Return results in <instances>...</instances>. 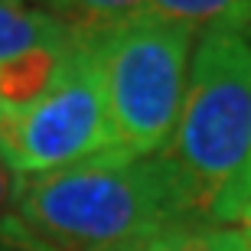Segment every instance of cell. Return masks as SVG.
<instances>
[{"label": "cell", "instance_id": "obj_1", "mask_svg": "<svg viewBox=\"0 0 251 251\" xmlns=\"http://www.w3.org/2000/svg\"><path fill=\"white\" fill-rule=\"evenodd\" d=\"M17 222L52 251H147L176 228L205 225L163 153L124 150L23 179Z\"/></svg>", "mask_w": 251, "mask_h": 251}, {"label": "cell", "instance_id": "obj_2", "mask_svg": "<svg viewBox=\"0 0 251 251\" xmlns=\"http://www.w3.org/2000/svg\"><path fill=\"white\" fill-rule=\"evenodd\" d=\"M251 153V43L238 33L199 36L186 92L163 157L209 225L215 199Z\"/></svg>", "mask_w": 251, "mask_h": 251}, {"label": "cell", "instance_id": "obj_3", "mask_svg": "<svg viewBox=\"0 0 251 251\" xmlns=\"http://www.w3.org/2000/svg\"><path fill=\"white\" fill-rule=\"evenodd\" d=\"M82 39L101 78L118 147L134 157L163 153L179 118L196 36L170 20L137 13Z\"/></svg>", "mask_w": 251, "mask_h": 251}, {"label": "cell", "instance_id": "obj_4", "mask_svg": "<svg viewBox=\"0 0 251 251\" xmlns=\"http://www.w3.org/2000/svg\"><path fill=\"white\" fill-rule=\"evenodd\" d=\"M118 147L101 78L82 33L59 78L36 101L0 114V153L23 179L46 176Z\"/></svg>", "mask_w": 251, "mask_h": 251}, {"label": "cell", "instance_id": "obj_5", "mask_svg": "<svg viewBox=\"0 0 251 251\" xmlns=\"http://www.w3.org/2000/svg\"><path fill=\"white\" fill-rule=\"evenodd\" d=\"M78 36L33 0H0V65L65 46Z\"/></svg>", "mask_w": 251, "mask_h": 251}, {"label": "cell", "instance_id": "obj_6", "mask_svg": "<svg viewBox=\"0 0 251 251\" xmlns=\"http://www.w3.org/2000/svg\"><path fill=\"white\" fill-rule=\"evenodd\" d=\"M147 13L189 29L193 36L251 29V0H147Z\"/></svg>", "mask_w": 251, "mask_h": 251}, {"label": "cell", "instance_id": "obj_7", "mask_svg": "<svg viewBox=\"0 0 251 251\" xmlns=\"http://www.w3.org/2000/svg\"><path fill=\"white\" fill-rule=\"evenodd\" d=\"M33 3L62 20L75 33H95L137 13H147V0H33Z\"/></svg>", "mask_w": 251, "mask_h": 251}, {"label": "cell", "instance_id": "obj_8", "mask_svg": "<svg viewBox=\"0 0 251 251\" xmlns=\"http://www.w3.org/2000/svg\"><path fill=\"white\" fill-rule=\"evenodd\" d=\"M251 235L238 225H186L163 235L147 251H245Z\"/></svg>", "mask_w": 251, "mask_h": 251}, {"label": "cell", "instance_id": "obj_9", "mask_svg": "<svg viewBox=\"0 0 251 251\" xmlns=\"http://www.w3.org/2000/svg\"><path fill=\"white\" fill-rule=\"evenodd\" d=\"M248 202H251V153H248V160H245L242 173H238V176L228 183V189L215 199L212 212H209V225H232L235 215L242 212Z\"/></svg>", "mask_w": 251, "mask_h": 251}, {"label": "cell", "instance_id": "obj_10", "mask_svg": "<svg viewBox=\"0 0 251 251\" xmlns=\"http://www.w3.org/2000/svg\"><path fill=\"white\" fill-rule=\"evenodd\" d=\"M20 189H23V176L10 167L3 153H0V225L17 219V205H20Z\"/></svg>", "mask_w": 251, "mask_h": 251}, {"label": "cell", "instance_id": "obj_11", "mask_svg": "<svg viewBox=\"0 0 251 251\" xmlns=\"http://www.w3.org/2000/svg\"><path fill=\"white\" fill-rule=\"evenodd\" d=\"M0 251H52V248H46L39 238H33L17 219H10V222L0 225Z\"/></svg>", "mask_w": 251, "mask_h": 251}, {"label": "cell", "instance_id": "obj_12", "mask_svg": "<svg viewBox=\"0 0 251 251\" xmlns=\"http://www.w3.org/2000/svg\"><path fill=\"white\" fill-rule=\"evenodd\" d=\"M232 225H238V228H245V232L251 235V202L245 205V209H242L238 215H235V222H232Z\"/></svg>", "mask_w": 251, "mask_h": 251}, {"label": "cell", "instance_id": "obj_13", "mask_svg": "<svg viewBox=\"0 0 251 251\" xmlns=\"http://www.w3.org/2000/svg\"><path fill=\"white\" fill-rule=\"evenodd\" d=\"M245 36H248V43H251V29H248V33H245Z\"/></svg>", "mask_w": 251, "mask_h": 251}, {"label": "cell", "instance_id": "obj_14", "mask_svg": "<svg viewBox=\"0 0 251 251\" xmlns=\"http://www.w3.org/2000/svg\"><path fill=\"white\" fill-rule=\"evenodd\" d=\"M245 251H251V245H248V248H245Z\"/></svg>", "mask_w": 251, "mask_h": 251}]
</instances>
